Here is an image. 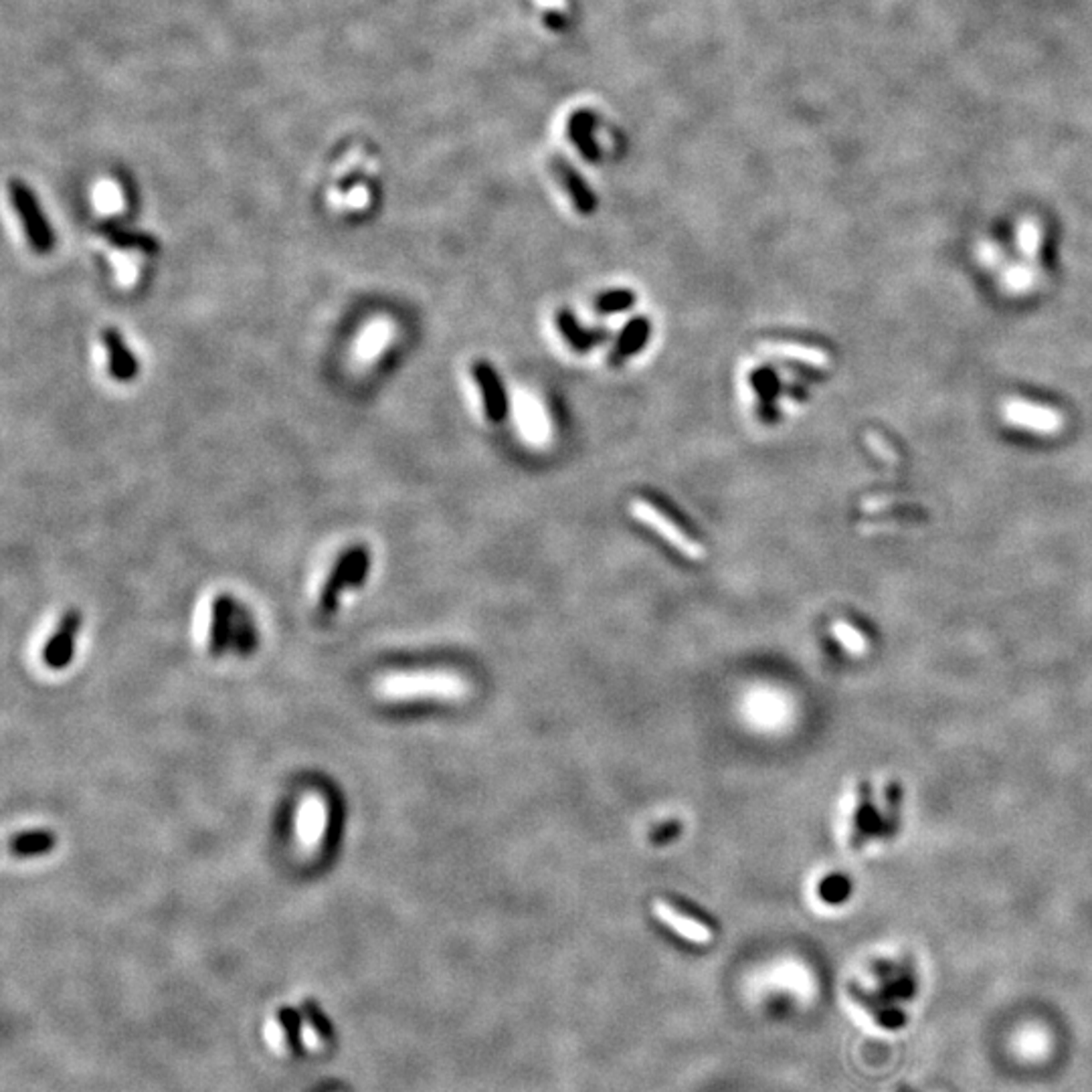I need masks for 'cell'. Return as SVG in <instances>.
Wrapping results in <instances>:
<instances>
[{
	"label": "cell",
	"mask_w": 1092,
	"mask_h": 1092,
	"mask_svg": "<svg viewBox=\"0 0 1092 1092\" xmlns=\"http://www.w3.org/2000/svg\"><path fill=\"white\" fill-rule=\"evenodd\" d=\"M8 192H11V201L15 205V211L18 219H21L23 231L26 235V242H29L31 249L36 255H47L55 249V243H57V239H55L53 227L47 219L43 215V209L39 205V201L33 194V191L26 187L25 182L13 179L8 182Z\"/></svg>",
	"instance_id": "1"
},
{
	"label": "cell",
	"mask_w": 1092,
	"mask_h": 1092,
	"mask_svg": "<svg viewBox=\"0 0 1092 1092\" xmlns=\"http://www.w3.org/2000/svg\"><path fill=\"white\" fill-rule=\"evenodd\" d=\"M629 510H632V514L642 524L650 526V529L658 532L664 541H668L675 551L684 554V557H688L692 561L705 559V554H706L705 546H702L698 541L690 539V536L684 532L680 526H675L668 516L662 514L658 508L647 502V500H644V498L632 500Z\"/></svg>",
	"instance_id": "2"
},
{
	"label": "cell",
	"mask_w": 1092,
	"mask_h": 1092,
	"mask_svg": "<svg viewBox=\"0 0 1092 1092\" xmlns=\"http://www.w3.org/2000/svg\"><path fill=\"white\" fill-rule=\"evenodd\" d=\"M1004 417L1015 428L1035 433H1058L1062 429V415L1056 409L1040 407L1024 399H1010L1004 405Z\"/></svg>",
	"instance_id": "3"
},
{
	"label": "cell",
	"mask_w": 1092,
	"mask_h": 1092,
	"mask_svg": "<svg viewBox=\"0 0 1092 1092\" xmlns=\"http://www.w3.org/2000/svg\"><path fill=\"white\" fill-rule=\"evenodd\" d=\"M81 627V615L79 611L71 609L61 617V622L55 629V634L51 635V640L47 642V645L43 647V662L49 665L53 670H61L67 665L73 658V642H76V635Z\"/></svg>",
	"instance_id": "4"
},
{
	"label": "cell",
	"mask_w": 1092,
	"mask_h": 1092,
	"mask_svg": "<svg viewBox=\"0 0 1092 1092\" xmlns=\"http://www.w3.org/2000/svg\"><path fill=\"white\" fill-rule=\"evenodd\" d=\"M101 342H104L108 355L109 376L118 383H132L140 373V365H138L134 353L126 345L122 332L112 326L104 328L101 330Z\"/></svg>",
	"instance_id": "5"
},
{
	"label": "cell",
	"mask_w": 1092,
	"mask_h": 1092,
	"mask_svg": "<svg viewBox=\"0 0 1092 1092\" xmlns=\"http://www.w3.org/2000/svg\"><path fill=\"white\" fill-rule=\"evenodd\" d=\"M211 632H209V654L211 655H221L227 645L231 644V637H233V625H235V613H237V603L231 593H219L212 601V611H211Z\"/></svg>",
	"instance_id": "6"
},
{
	"label": "cell",
	"mask_w": 1092,
	"mask_h": 1092,
	"mask_svg": "<svg viewBox=\"0 0 1092 1092\" xmlns=\"http://www.w3.org/2000/svg\"><path fill=\"white\" fill-rule=\"evenodd\" d=\"M654 914L658 916L665 927L672 929L675 934H680V937H684L690 943H696V945H708V943L712 941V931L706 927V924H702L700 921L692 919V916L684 914L670 902H665L662 899L655 901Z\"/></svg>",
	"instance_id": "7"
},
{
	"label": "cell",
	"mask_w": 1092,
	"mask_h": 1092,
	"mask_svg": "<svg viewBox=\"0 0 1092 1092\" xmlns=\"http://www.w3.org/2000/svg\"><path fill=\"white\" fill-rule=\"evenodd\" d=\"M356 557V546H350L345 552L340 554L336 559L335 567L328 572L326 581H324V587L320 591V611L322 613H332L338 607V599L342 595V591L348 589V581H350V569H353V562Z\"/></svg>",
	"instance_id": "8"
},
{
	"label": "cell",
	"mask_w": 1092,
	"mask_h": 1092,
	"mask_svg": "<svg viewBox=\"0 0 1092 1092\" xmlns=\"http://www.w3.org/2000/svg\"><path fill=\"white\" fill-rule=\"evenodd\" d=\"M758 350H763L765 355H771V356H783L789 360H798V363L809 365L813 368L829 366V355L826 353V350L816 348V346L795 345V342H761V345H758Z\"/></svg>",
	"instance_id": "9"
},
{
	"label": "cell",
	"mask_w": 1092,
	"mask_h": 1092,
	"mask_svg": "<svg viewBox=\"0 0 1092 1092\" xmlns=\"http://www.w3.org/2000/svg\"><path fill=\"white\" fill-rule=\"evenodd\" d=\"M474 373H476V381L479 385V391H482V397H484V409L488 413V417H489V421L498 423L506 413L502 385H500L494 368L486 363H478Z\"/></svg>",
	"instance_id": "10"
},
{
	"label": "cell",
	"mask_w": 1092,
	"mask_h": 1092,
	"mask_svg": "<svg viewBox=\"0 0 1092 1092\" xmlns=\"http://www.w3.org/2000/svg\"><path fill=\"white\" fill-rule=\"evenodd\" d=\"M101 235H104L109 245H114L118 249H134V252H142V253H159L160 252V243L159 239L142 233V231H129V229H122V227H101Z\"/></svg>",
	"instance_id": "11"
},
{
	"label": "cell",
	"mask_w": 1092,
	"mask_h": 1092,
	"mask_svg": "<svg viewBox=\"0 0 1092 1092\" xmlns=\"http://www.w3.org/2000/svg\"><path fill=\"white\" fill-rule=\"evenodd\" d=\"M55 846H57V836L47 829L25 831V834H18L8 841V850H11L15 856L21 858L47 854V851L55 850Z\"/></svg>",
	"instance_id": "12"
},
{
	"label": "cell",
	"mask_w": 1092,
	"mask_h": 1092,
	"mask_svg": "<svg viewBox=\"0 0 1092 1092\" xmlns=\"http://www.w3.org/2000/svg\"><path fill=\"white\" fill-rule=\"evenodd\" d=\"M277 1022H280L282 1030H283V1038L285 1044H288L290 1052L294 1056H302L304 1054V1040H302V1025H304V1014L295 1010L292 1005H283L277 1010Z\"/></svg>",
	"instance_id": "13"
},
{
	"label": "cell",
	"mask_w": 1092,
	"mask_h": 1092,
	"mask_svg": "<svg viewBox=\"0 0 1092 1092\" xmlns=\"http://www.w3.org/2000/svg\"><path fill=\"white\" fill-rule=\"evenodd\" d=\"M647 335H650V322L644 320V318H637V320H634V322L629 324V326L625 328V332H623L622 340H619V345H617V350H615L613 358L622 360V358H625V356H632L634 353H637V350H640V348L645 345V338H647Z\"/></svg>",
	"instance_id": "14"
},
{
	"label": "cell",
	"mask_w": 1092,
	"mask_h": 1092,
	"mask_svg": "<svg viewBox=\"0 0 1092 1092\" xmlns=\"http://www.w3.org/2000/svg\"><path fill=\"white\" fill-rule=\"evenodd\" d=\"M231 644H235L239 654H252L255 650L257 644V634L252 617H249V611L243 607H237L235 613V625H233V637H231Z\"/></svg>",
	"instance_id": "15"
},
{
	"label": "cell",
	"mask_w": 1092,
	"mask_h": 1092,
	"mask_svg": "<svg viewBox=\"0 0 1092 1092\" xmlns=\"http://www.w3.org/2000/svg\"><path fill=\"white\" fill-rule=\"evenodd\" d=\"M302 1014H304V1020L310 1024V1028L318 1034V1038L332 1040V1035H335V1025H332L328 1014L322 1010L316 999H304Z\"/></svg>",
	"instance_id": "16"
},
{
	"label": "cell",
	"mask_w": 1092,
	"mask_h": 1092,
	"mask_svg": "<svg viewBox=\"0 0 1092 1092\" xmlns=\"http://www.w3.org/2000/svg\"><path fill=\"white\" fill-rule=\"evenodd\" d=\"M520 405H522L524 429L529 431L531 435H536V438H541V435H544V431H546V425H544V417H542V413H541L539 403L532 401L531 397L522 395Z\"/></svg>",
	"instance_id": "17"
},
{
	"label": "cell",
	"mask_w": 1092,
	"mask_h": 1092,
	"mask_svg": "<svg viewBox=\"0 0 1092 1092\" xmlns=\"http://www.w3.org/2000/svg\"><path fill=\"white\" fill-rule=\"evenodd\" d=\"M368 571H370V552L365 544H356V557L353 562V569H350L348 589L363 587V582L368 577Z\"/></svg>",
	"instance_id": "18"
},
{
	"label": "cell",
	"mask_w": 1092,
	"mask_h": 1092,
	"mask_svg": "<svg viewBox=\"0 0 1092 1092\" xmlns=\"http://www.w3.org/2000/svg\"><path fill=\"white\" fill-rule=\"evenodd\" d=\"M635 304V295L627 290H617V292H609L605 295H601L597 300V308L601 312H622L627 310L629 305Z\"/></svg>",
	"instance_id": "19"
},
{
	"label": "cell",
	"mask_w": 1092,
	"mask_h": 1092,
	"mask_svg": "<svg viewBox=\"0 0 1092 1092\" xmlns=\"http://www.w3.org/2000/svg\"><path fill=\"white\" fill-rule=\"evenodd\" d=\"M831 632H834V635L838 637V642L844 644V647H848L851 654H858L864 650L862 635H860L856 629L848 625L846 622H836L834 625H831Z\"/></svg>",
	"instance_id": "20"
},
{
	"label": "cell",
	"mask_w": 1092,
	"mask_h": 1092,
	"mask_svg": "<svg viewBox=\"0 0 1092 1092\" xmlns=\"http://www.w3.org/2000/svg\"><path fill=\"white\" fill-rule=\"evenodd\" d=\"M1017 242H1020V249H1022V252L1025 255L1034 257L1035 253H1038V249H1040V229H1038V225L1032 223V221H1025V223L1020 227V233H1017Z\"/></svg>",
	"instance_id": "21"
},
{
	"label": "cell",
	"mask_w": 1092,
	"mask_h": 1092,
	"mask_svg": "<svg viewBox=\"0 0 1092 1092\" xmlns=\"http://www.w3.org/2000/svg\"><path fill=\"white\" fill-rule=\"evenodd\" d=\"M866 443H868L870 448H872V451L876 453L878 458L884 459V461H888V464H894V461H896L894 451H892V448L888 446V443H886V441L881 438V435H878V433H872V431H868V433H866Z\"/></svg>",
	"instance_id": "22"
},
{
	"label": "cell",
	"mask_w": 1092,
	"mask_h": 1092,
	"mask_svg": "<svg viewBox=\"0 0 1092 1092\" xmlns=\"http://www.w3.org/2000/svg\"><path fill=\"white\" fill-rule=\"evenodd\" d=\"M561 322H562V330H564V335H569V338H571L572 342H575L577 346H585V338H587V336H585V332H581V330L575 326V322L571 320V316H562V318H561Z\"/></svg>",
	"instance_id": "23"
}]
</instances>
